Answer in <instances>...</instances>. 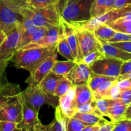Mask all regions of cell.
Listing matches in <instances>:
<instances>
[{"mask_svg": "<svg viewBox=\"0 0 131 131\" xmlns=\"http://www.w3.org/2000/svg\"><path fill=\"white\" fill-rule=\"evenodd\" d=\"M116 79L117 78H114V77L99 75V74H96L93 72H91L89 78V81L87 85L89 86V87L91 90L92 92H93L102 83L107 81H113L116 80Z\"/></svg>", "mask_w": 131, "mask_h": 131, "instance_id": "obj_28", "label": "cell"}, {"mask_svg": "<svg viewBox=\"0 0 131 131\" xmlns=\"http://www.w3.org/2000/svg\"><path fill=\"white\" fill-rule=\"evenodd\" d=\"M0 32H3V31H2V30H1V29H0Z\"/></svg>", "mask_w": 131, "mask_h": 131, "instance_id": "obj_54", "label": "cell"}, {"mask_svg": "<svg viewBox=\"0 0 131 131\" xmlns=\"http://www.w3.org/2000/svg\"><path fill=\"white\" fill-rule=\"evenodd\" d=\"M101 125H90L85 127L82 131H98Z\"/></svg>", "mask_w": 131, "mask_h": 131, "instance_id": "obj_49", "label": "cell"}, {"mask_svg": "<svg viewBox=\"0 0 131 131\" xmlns=\"http://www.w3.org/2000/svg\"><path fill=\"white\" fill-rule=\"evenodd\" d=\"M17 126V124L9 121H0V131H13Z\"/></svg>", "mask_w": 131, "mask_h": 131, "instance_id": "obj_39", "label": "cell"}, {"mask_svg": "<svg viewBox=\"0 0 131 131\" xmlns=\"http://www.w3.org/2000/svg\"><path fill=\"white\" fill-rule=\"evenodd\" d=\"M22 95L24 103L32 107L37 113L44 104L51 105L55 108L59 106V102L57 101L55 96L44 93L38 85L28 86L24 91H22Z\"/></svg>", "mask_w": 131, "mask_h": 131, "instance_id": "obj_5", "label": "cell"}, {"mask_svg": "<svg viewBox=\"0 0 131 131\" xmlns=\"http://www.w3.org/2000/svg\"><path fill=\"white\" fill-rule=\"evenodd\" d=\"M20 14L10 7L5 0H0V29L5 34L22 20Z\"/></svg>", "mask_w": 131, "mask_h": 131, "instance_id": "obj_9", "label": "cell"}, {"mask_svg": "<svg viewBox=\"0 0 131 131\" xmlns=\"http://www.w3.org/2000/svg\"><path fill=\"white\" fill-rule=\"evenodd\" d=\"M96 110V101L94 100L90 102L78 106L77 108V112L80 113H90L95 112Z\"/></svg>", "mask_w": 131, "mask_h": 131, "instance_id": "obj_36", "label": "cell"}, {"mask_svg": "<svg viewBox=\"0 0 131 131\" xmlns=\"http://www.w3.org/2000/svg\"><path fill=\"white\" fill-rule=\"evenodd\" d=\"M114 127V123L113 122H109L101 125L98 131H113Z\"/></svg>", "mask_w": 131, "mask_h": 131, "instance_id": "obj_47", "label": "cell"}, {"mask_svg": "<svg viewBox=\"0 0 131 131\" xmlns=\"http://www.w3.org/2000/svg\"><path fill=\"white\" fill-rule=\"evenodd\" d=\"M75 61H59L57 60L53 66L51 71L58 75L66 76L71 69L76 65Z\"/></svg>", "mask_w": 131, "mask_h": 131, "instance_id": "obj_26", "label": "cell"}, {"mask_svg": "<svg viewBox=\"0 0 131 131\" xmlns=\"http://www.w3.org/2000/svg\"><path fill=\"white\" fill-rule=\"evenodd\" d=\"M73 117L78 119L83 122L90 125H103L109 122V121L104 119V116L99 112L98 110L96 109L95 112L90 113H76Z\"/></svg>", "mask_w": 131, "mask_h": 131, "instance_id": "obj_20", "label": "cell"}, {"mask_svg": "<svg viewBox=\"0 0 131 131\" xmlns=\"http://www.w3.org/2000/svg\"><path fill=\"white\" fill-rule=\"evenodd\" d=\"M55 109V119L48 125L50 131H67V125L69 118L64 115L59 106Z\"/></svg>", "mask_w": 131, "mask_h": 131, "instance_id": "obj_21", "label": "cell"}, {"mask_svg": "<svg viewBox=\"0 0 131 131\" xmlns=\"http://www.w3.org/2000/svg\"><path fill=\"white\" fill-rule=\"evenodd\" d=\"M5 38H6V34L4 33L3 32H0V46L5 40Z\"/></svg>", "mask_w": 131, "mask_h": 131, "instance_id": "obj_51", "label": "cell"}, {"mask_svg": "<svg viewBox=\"0 0 131 131\" xmlns=\"http://www.w3.org/2000/svg\"><path fill=\"white\" fill-rule=\"evenodd\" d=\"M8 63L9 62H7V61H0V89L2 86L6 83L5 82V78L4 74H5V70Z\"/></svg>", "mask_w": 131, "mask_h": 131, "instance_id": "obj_43", "label": "cell"}, {"mask_svg": "<svg viewBox=\"0 0 131 131\" xmlns=\"http://www.w3.org/2000/svg\"><path fill=\"white\" fill-rule=\"evenodd\" d=\"M114 123L113 131H131V119L124 118Z\"/></svg>", "mask_w": 131, "mask_h": 131, "instance_id": "obj_35", "label": "cell"}, {"mask_svg": "<svg viewBox=\"0 0 131 131\" xmlns=\"http://www.w3.org/2000/svg\"><path fill=\"white\" fill-rule=\"evenodd\" d=\"M123 62L118 59L104 56L95 61L89 67L95 74L118 78Z\"/></svg>", "mask_w": 131, "mask_h": 131, "instance_id": "obj_6", "label": "cell"}, {"mask_svg": "<svg viewBox=\"0 0 131 131\" xmlns=\"http://www.w3.org/2000/svg\"><path fill=\"white\" fill-rule=\"evenodd\" d=\"M113 99H100L96 101V109L99 111V112L103 116H107L108 115V111H109V107Z\"/></svg>", "mask_w": 131, "mask_h": 131, "instance_id": "obj_32", "label": "cell"}, {"mask_svg": "<svg viewBox=\"0 0 131 131\" xmlns=\"http://www.w3.org/2000/svg\"><path fill=\"white\" fill-rule=\"evenodd\" d=\"M19 14L22 17L31 19L37 27L50 28L60 24V17L57 9V5L40 8L26 5L19 9Z\"/></svg>", "mask_w": 131, "mask_h": 131, "instance_id": "obj_4", "label": "cell"}, {"mask_svg": "<svg viewBox=\"0 0 131 131\" xmlns=\"http://www.w3.org/2000/svg\"><path fill=\"white\" fill-rule=\"evenodd\" d=\"M59 106L68 117H73L77 113V105L75 100V88L72 87L69 92L59 100Z\"/></svg>", "mask_w": 131, "mask_h": 131, "instance_id": "obj_15", "label": "cell"}, {"mask_svg": "<svg viewBox=\"0 0 131 131\" xmlns=\"http://www.w3.org/2000/svg\"><path fill=\"white\" fill-rule=\"evenodd\" d=\"M119 99L125 104L128 106L131 103V88L121 91Z\"/></svg>", "mask_w": 131, "mask_h": 131, "instance_id": "obj_40", "label": "cell"}, {"mask_svg": "<svg viewBox=\"0 0 131 131\" xmlns=\"http://www.w3.org/2000/svg\"><path fill=\"white\" fill-rule=\"evenodd\" d=\"M60 20L62 23V25L63 29H64V33H65L68 43H69V46L72 50V52H73V54L75 57L76 63H78L82 61L83 57H82V53H81L80 49L78 40H77V37L76 36L75 33H74V29L69 23L63 20L62 18H60Z\"/></svg>", "mask_w": 131, "mask_h": 131, "instance_id": "obj_12", "label": "cell"}, {"mask_svg": "<svg viewBox=\"0 0 131 131\" xmlns=\"http://www.w3.org/2000/svg\"><path fill=\"white\" fill-rule=\"evenodd\" d=\"M72 87H73V85L71 82L66 76H62L59 80L55 88L54 95L60 98L66 94Z\"/></svg>", "mask_w": 131, "mask_h": 131, "instance_id": "obj_29", "label": "cell"}, {"mask_svg": "<svg viewBox=\"0 0 131 131\" xmlns=\"http://www.w3.org/2000/svg\"><path fill=\"white\" fill-rule=\"evenodd\" d=\"M130 73H131V60L123 61L121 67L119 75H127Z\"/></svg>", "mask_w": 131, "mask_h": 131, "instance_id": "obj_44", "label": "cell"}, {"mask_svg": "<svg viewBox=\"0 0 131 131\" xmlns=\"http://www.w3.org/2000/svg\"><path fill=\"white\" fill-rule=\"evenodd\" d=\"M104 56H105V54H104V52L100 51H95L90 52L89 54L84 56L81 62L89 66H91L95 61L101 58L104 57Z\"/></svg>", "mask_w": 131, "mask_h": 131, "instance_id": "obj_34", "label": "cell"}, {"mask_svg": "<svg viewBox=\"0 0 131 131\" xmlns=\"http://www.w3.org/2000/svg\"><path fill=\"white\" fill-rule=\"evenodd\" d=\"M13 131H23V130H22V129H19V128H17V127L16 129H15V130H14Z\"/></svg>", "mask_w": 131, "mask_h": 131, "instance_id": "obj_53", "label": "cell"}, {"mask_svg": "<svg viewBox=\"0 0 131 131\" xmlns=\"http://www.w3.org/2000/svg\"><path fill=\"white\" fill-rule=\"evenodd\" d=\"M38 113L32 107L24 103L23 107V119L20 123L17 124V127L23 131H33L35 125L41 122L38 118Z\"/></svg>", "mask_w": 131, "mask_h": 131, "instance_id": "obj_13", "label": "cell"}, {"mask_svg": "<svg viewBox=\"0 0 131 131\" xmlns=\"http://www.w3.org/2000/svg\"><path fill=\"white\" fill-rule=\"evenodd\" d=\"M116 31L107 24H100L98 25L93 29V33L97 38L107 42L110 40L116 33Z\"/></svg>", "mask_w": 131, "mask_h": 131, "instance_id": "obj_27", "label": "cell"}, {"mask_svg": "<svg viewBox=\"0 0 131 131\" xmlns=\"http://www.w3.org/2000/svg\"><path fill=\"white\" fill-rule=\"evenodd\" d=\"M57 52H59L63 57L66 58L68 60L73 61L76 62V59L73 54L72 50L68 43V40L66 37L62 25L60 20L59 24V39L57 42Z\"/></svg>", "mask_w": 131, "mask_h": 131, "instance_id": "obj_17", "label": "cell"}, {"mask_svg": "<svg viewBox=\"0 0 131 131\" xmlns=\"http://www.w3.org/2000/svg\"><path fill=\"white\" fill-rule=\"evenodd\" d=\"M73 28L77 37L82 57L83 58L90 52L95 51L104 52L93 31L82 28L73 27Z\"/></svg>", "mask_w": 131, "mask_h": 131, "instance_id": "obj_7", "label": "cell"}, {"mask_svg": "<svg viewBox=\"0 0 131 131\" xmlns=\"http://www.w3.org/2000/svg\"><path fill=\"white\" fill-rule=\"evenodd\" d=\"M117 79H128L131 80V73L124 75H119Z\"/></svg>", "mask_w": 131, "mask_h": 131, "instance_id": "obj_52", "label": "cell"}, {"mask_svg": "<svg viewBox=\"0 0 131 131\" xmlns=\"http://www.w3.org/2000/svg\"><path fill=\"white\" fill-rule=\"evenodd\" d=\"M116 81H109L105 82L100 84L96 89L95 92H92L93 98L95 101L100 99H111L110 97V92H111L112 87L116 83Z\"/></svg>", "mask_w": 131, "mask_h": 131, "instance_id": "obj_25", "label": "cell"}, {"mask_svg": "<svg viewBox=\"0 0 131 131\" xmlns=\"http://www.w3.org/2000/svg\"><path fill=\"white\" fill-rule=\"evenodd\" d=\"M120 93L121 90L115 83L113 85V86L112 87L111 92H110V97H111V99H119Z\"/></svg>", "mask_w": 131, "mask_h": 131, "instance_id": "obj_45", "label": "cell"}, {"mask_svg": "<svg viewBox=\"0 0 131 131\" xmlns=\"http://www.w3.org/2000/svg\"><path fill=\"white\" fill-rule=\"evenodd\" d=\"M107 25L117 32L131 34V10Z\"/></svg>", "mask_w": 131, "mask_h": 131, "instance_id": "obj_22", "label": "cell"}, {"mask_svg": "<svg viewBox=\"0 0 131 131\" xmlns=\"http://www.w3.org/2000/svg\"><path fill=\"white\" fill-rule=\"evenodd\" d=\"M87 125H89L86 123L74 117H71L68 120L67 131H82V129Z\"/></svg>", "mask_w": 131, "mask_h": 131, "instance_id": "obj_31", "label": "cell"}, {"mask_svg": "<svg viewBox=\"0 0 131 131\" xmlns=\"http://www.w3.org/2000/svg\"><path fill=\"white\" fill-rule=\"evenodd\" d=\"M33 131H50L48 125H44L39 122L34 126Z\"/></svg>", "mask_w": 131, "mask_h": 131, "instance_id": "obj_48", "label": "cell"}, {"mask_svg": "<svg viewBox=\"0 0 131 131\" xmlns=\"http://www.w3.org/2000/svg\"><path fill=\"white\" fill-rule=\"evenodd\" d=\"M56 61V55L48 58L35 70L30 73V74L26 80V83H27L29 86L39 85L44 78L51 71Z\"/></svg>", "mask_w": 131, "mask_h": 131, "instance_id": "obj_10", "label": "cell"}, {"mask_svg": "<svg viewBox=\"0 0 131 131\" xmlns=\"http://www.w3.org/2000/svg\"><path fill=\"white\" fill-rule=\"evenodd\" d=\"M96 39L101 45L104 54L106 57L118 59V60H121L123 61L131 60V53L122 51L121 49L113 46L106 41L97 38Z\"/></svg>", "mask_w": 131, "mask_h": 131, "instance_id": "obj_16", "label": "cell"}, {"mask_svg": "<svg viewBox=\"0 0 131 131\" xmlns=\"http://www.w3.org/2000/svg\"><path fill=\"white\" fill-rule=\"evenodd\" d=\"M62 77V75H58L52 71H50L41 81L38 86L44 93L51 95H54L55 88Z\"/></svg>", "mask_w": 131, "mask_h": 131, "instance_id": "obj_19", "label": "cell"}, {"mask_svg": "<svg viewBox=\"0 0 131 131\" xmlns=\"http://www.w3.org/2000/svg\"><path fill=\"white\" fill-rule=\"evenodd\" d=\"M9 6L15 11L19 13V10L22 6L27 5V0H5Z\"/></svg>", "mask_w": 131, "mask_h": 131, "instance_id": "obj_38", "label": "cell"}, {"mask_svg": "<svg viewBox=\"0 0 131 131\" xmlns=\"http://www.w3.org/2000/svg\"><path fill=\"white\" fill-rule=\"evenodd\" d=\"M113 46L120 49L122 51L131 53V42H119L110 43Z\"/></svg>", "mask_w": 131, "mask_h": 131, "instance_id": "obj_41", "label": "cell"}, {"mask_svg": "<svg viewBox=\"0 0 131 131\" xmlns=\"http://www.w3.org/2000/svg\"><path fill=\"white\" fill-rule=\"evenodd\" d=\"M124 118L131 119V103L127 107L125 114Z\"/></svg>", "mask_w": 131, "mask_h": 131, "instance_id": "obj_50", "label": "cell"}, {"mask_svg": "<svg viewBox=\"0 0 131 131\" xmlns=\"http://www.w3.org/2000/svg\"><path fill=\"white\" fill-rule=\"evenodd\" d=\"M119 42H131V34L116 31L114 35L107 41L109 43Z\"/></svg>", "mask_w": 131, "mask_h": 131, "instance_id": "obj_37", "label": "cell"}, {"mask_svg": "<svg viewBox=\"0 0 131 131\" xmlns=\"http://www.w3.org/2000/svg\"><path fill=\"white\" fill-rule=\"evenodd\" d=\"M58 1L59 0H27V5L37 8H46L57 5Z\"/></svg>", "mask_w": 131, "mask_h": 131, "instance_id": "obj_33", "label": "cell"}, {"mask_svg": "<svg viewBox=\"0 0 131 131\" xmlns=\"http://www.w3.org/2000/svg\"><path fill=\"white\" fill-rule=\"evenodd\" d=\"M115 0H95L91 6V19L100 16L114 9Z\"/></svg>", "mask_w": 131, "mask_h": 131, "instance_id": "obj_23", "label": "cell"}, {"mask_svg": "<svg viewBox=\"0 0 131 131\" xmlns=\"http://www.w3.org/2000/svg\"><path fill=\"white\" fill-rule=\"evenodd\" d=\"M95 0H59L57 9L67 23L83 22L91 19V6Z\"/></svg>", "mask_w": 131, "mask_h": 131, "instance_id": "obj_3", "label": "cell"}, {"mask_svg": "<svg viewBox=\"0 0 131 131\" xmlns=\"http://www.w3.org/2000/svg\"><path fill=\"white\" fill-rule=\"evenodd\" d=\"M20 36L18 25L6 33L5 40L0 46V61H10L17 51Z\"/></svg>", "mask_w": 131, "mask_h": 131, "instance_id": "obj_8", "label": "cell"}, {"mask_svg": "<svg viewBox=\"0 0 131 131\" xmlns=\"http://www.w3.org/2000/svg\"><path fill=\"white\" fill-rule=\"evenodd\" d=\"M127 107L128 106L125 104L120 99H113L108 111L107 117L113 122H116L123 120L124 119Z\"/></svg>", "mask_w": 131, "mask_h": 131, "instance_id": "obj_18", "label": "cell"}, {"mask_svg": "<svg viewBox=\"0 0 131 131\" xmlns=\"http://www.w3.org/2000/svg\"><path fill=\"white\" fill-rule=\"evenodd\" d=\"M48 28L46 27H38V28L26 40L25 43H24V46H26L28 43H35V42L41 40L42 37L46 34V32L48 31Z\"/></svg>", "mask_w": 131, "mask_h": 131, "instance_id": "obj_30", "label": "cell"}, {"mask_svg": "<svg viewBox=\"0 0 131 131\" xmlns=\"http://www.w3.org/2000/svg\"><path fill=\"white\" fill-rule=\"evenodd\" d=\"M130 5H131V0H115L114 4V9L120 8Z\"/></svg>", "mask_w": 131, "mask_h": 131, "instance_id": "obj_46", "label": "cell"}, {"mask_svg": "<svg viewBox=\"0 0 131 131\" xmlns=\"http://www.w3.org/2000/svg\"><path fill=\"white\" fill-rule=\"evenodd\" d=\"M91 72L92 71L89 65L80 62L76 64L66 77L71 82L73 86L84 85L88 84L89 78Z\"/></svg>", "mask_w": 131, "mask_h": 131, "instance_id": "obj_11", "label": "cell"}, {"mask_svg": "<svg viewBox=\"0 0 131 131\" xmlns=\"http://www.w3.org/2000/svg\"><path fill=\"white\" fill-rule=\"evenodd\" d=\"M75 100L77 107L94 101L92 92L87 84L75 86Z\"/></svg>", "mask_w": 131, "mask_h": 131, "instance_id": "obj_24", "label": "cell"}, {"mask_svg": "<svg viewBox=\"0 0 131 131\" xmlns=\"http://www.w3.org/2000/svg\"><path fill=\"white\" fill-rule=\"evenodd\" d=\"M57 45L47 47H37L16 51L10 61L17 69L26 70L30 73L35 70L48 58L57 54Z\"/></svg>", "mask_w": 131, "mask_h": 131, "instance_id": "obj_2", "label": "cell"}, {"mask_svg": "<svg viewBox=\"0 0 131 131\" xmlns=\"http://www.w3.org/2000/svg\"><path fill=\"white\" fill-rule=\"evenodd\" d=\"M59 25L54 26L48 28V31L44 35L42 39L39 42L33 43H28L23 47L24 49L30 48H37V47H47L55 46L57 45L59 39Z\"/></svg>", "mask_w": 131, "mask_h": 131, "instance_id": "obj_14", "label": "cell"}, {"mask_svg": "<svg viewBox=\"0 0 131 131\" xmlns=\"http://www.w3.org/2000/svg\"><path fill=\"white\" fill-rule=\"evenodd\" d=\"M116 84L121 91L131 88V80L128 79H116Z\"/></svg>", "mask_w": 131, "mask_h": 131, "instance_id": "obj_42", "label": "cell"}, {"mask_svg": "<svg viewBox=\"0 0 131 131\" xmlns=\"http://www.w3.org/2000/svg\"><path fill=\"white\" fill-rule=\"evenodd\" d=\"M24 103L20 86L5 83L0 89V121L20 123L23 119Z\"/></svg>", "mask_w": 131, "mask_h": 131, "instance_id": "obj_1", "label": "cell"}]
</instances>
